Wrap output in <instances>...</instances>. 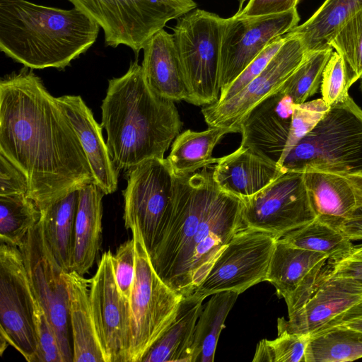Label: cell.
Instances as JSON below:
<instances>
[{"label":"cell","instance_id":"16","mask_svg":"<svg viewBox=\"0 0 362 362\" xmlns=\"http://www.w3.org/2000/svg\"><path fill=\"white\" fill-rule=\"evenodd\" d=\"M104 252L90 281L89 299L96 335L105 362H127L130 346L129 300L121 293L112 262Z\"/></svg>","mask_w":362,"mask_h":362},{"label":"cell","instance_id":"17","mask_svg":"<svg viewBox=\"0 0 362 362\" xmlns=\"http://www.w3.org/2000/svg\"><path fill=\"white\" fill-rule=\"evenodd\" d=\"M328 259L325 254L277 240L266 281L274 285L278 296L285 300L288 315L310 297Z\"/></svg>","mask_w":362,"mask_h":362},{"label":"cell","instance_id":"32","mask_svg":"<svg viewBox=\"0 0 362 362\" xmlns=\"http://www.w3.org/2000/svg\"><path fill=\"white\" fill-rule=\"evenodd\" d=\"M280 239L297 247L325 254L330 261L348 256L354 246L341 229L317 218Z\"/></svg>","mask_w":362,"mask_h":362},{"label":"cell","instance_id":"26","mask_svg":"<svg viewBox=\"0 0 362 362\" xmlns=\"http://www.w3.org/2000/svg\"><path fill=\"white\" fill-rule=\"evenodd\" d=\"M103 195L94 182L78 190L73 271L81 276L92 267L100 248Z\"/></svg>","mask_w":362,"mask_h":362},{"label":"cell","instance_id":"34","mask_svg":"<svg viewBox=\"0 0 362 362\" xmlns=\"http://www.w3.org/2000/svg\"><path fill=\"white\" fill-rule=\"evenodd\" d=\"M332 52V48H326L307 52L302 63L284 83L281 90L295 104L305 102L317 92L325 66Z\"/></svg>","mask_w":362,"mask_h":362},{"label":"cell","instance_id":"46","mask_svg":"<svg viewBox=\"0 0 362 362\" xmlns=\"http://www.w3.org/2000/svg\"><path fill=\"white\" fill-rule=\"evenodd\" d=\"M341 230L352 241H362V207L357 209Z\"/></svg>","mask_w":362,"mask_h":362},{"label":"cell","instance_id":"19","mask_svg":"<svg viewBox=\"0 0 362 362\" xmlns=\"http://www.w3.org/2000/svg\"><path fill=\"white\" fill-rule=\"evenodd\" d=\"M361 296L362 289L357 285L344 279L329 276L322 270L304 304L289 314L288 320L278 319V333L312 335Z\"/></svg>","mask_w":362,"mask_h":362},{"label":"cell","instance_id":"40","mask_svg":"<svg viewBox=\"0 0 362 362\" xmlns=\"http://www.w3.org/2000/svg\"><path fill=\"white\" fill-rule=\"evenodd\" d=\"M115 278L124 297L129 300L135 274V243L132 237L117 249L112 257Z\"/></svg>","mask_w":362,"mask_h":362},{"label":"cell","instance_id":"37","mask_svg":"<svg viewBox=\"0 0 362 362\" xmlns=\"http://www.w3.org/2000/svg\"><path fill=\"white\" fill-rule=\"evenodd\" d=\"M349 71L344 58L332 52L327 62L320 84L322 99L328 107L346 100L349 94Z\"/></svg>","mask_w":362,"mask_h":362},{"label":"cell","instance_id":"42","mask_svg":"<svg viewBox=\"0 0 362 362\" xmlns=\"http://www.w3.org/2000/svg\"><path fill=\"white\" fill-rule=\"evenodd\" d=\"M323 272L329 276L353 282L362 289V250L354 245L348 256L336 261L327 260Z\"/></svg>","mask_w":362,"mask_h":362},{"label":"cell","instance_id":"33","mask_svg":"<svg viewBox=\"0 0 362 362\" xmlns=\"http://www.w3.org/2000/svg\"><path fill=\"white\" fill-rule=\"evenodd\" d=\"M41 216L28 194L0 196V243L19 247Z\"/></svg>","mask_w":362,"mask_h":362},{"label":"cell","instance_id":"18","mask_svg":"<svg viewBox=\"0 0 362 362\" xmlns=\"http://www.w3.org/2000/svg\"><path fill=\"white\" fill-rule=\"evenodd\" d=\"M294 105L280 89L255 105L240 124V146L279 165L288 136Z\"/></svg>","mask_w":362,"mask_h":362},{"label":"cell","instance_id":"9","mask_svg":"<svg viewBox=\"0 0 362 362\" xmlns=\"http://www.w3.org/2000/svg\"><path fill=\"white\" fill-rule=\"evenodd\" d=\"M127 180L123 192L124 226L138 227L150 257L171 215L175 173L167 158H151L127 170Z\"/></svg>","mask_w":362,"mask_h":362},{"label":"cell","instance_id":"39","mask_svg":"<svg viewBox=\"0 0 362 362\" xmlns=\"http://www.w3.org/2000/svg\"><path fill=\"white\" fill-rule=\"evenodd\" d=\"M285 39V35L279 37L269 44L231 84L220 93L219 99L216 103H221L231 98L256 78L277 53Z\"/></svg>","mask_w":362,"mask_h":362},{"label":"cell","instance_id":"15","mask_svg":"<svg viewBox=\"0 0 362 362\" xmlns=\"http://www.w3.org/2000/svg\"><path fill=\"white\" fill-rule=\"evenodd\" d=\"M286 39L266 68L231 98L202 107L209 127L230 128L240 132V124L258 103L279 90L305 59L307 52L300 40L285 35Z\"/></svg>","mask_w":362,"mask_h":362},{"label":"cell","instance_id":"48","mask_svg":"<svg viewBox=\"0 0 362 362\" xmlns=\"http://www.w3.org/2000/svg\"><path fill=\"white\" fill-rule=\"evenodd\" d=\"M360 88L362 92V77L361 78Z\"/></svg>","mask_w":362,"mask_h":362},{"label":"cell","instance_id":"21","mask_svg":"<svg viewBox=\"0 0 362 362\" xmlns=\"http://www.w3.org/2000/svg\"><path fill=\"white\" fill-rule=\"evenodd\" d=\"M67 113L86 155L94 183L104 194L115 192L119 173L111 160L102 134V126L94 119L91 110L79 95L57 98Z\"/></svg>","mask_w":362,"mask_h":362},{"label":"cell","instance_id":"28","mask_svg":"<svg viewBox=\"0 0 362 362\" xmlns=\"http://www.w3.org/2000/svg\"><path fill=\"white\" fill-rule=\"evenodd\" d=\"M362 9V0H325L301 25L286 35L298 37L307 52L329 47L338 31Z\"/></svg>","mask_w":362,"mask_h":362},{"label":"cell","instance_id":"1","mask_svg":"<svg viewBox=\"0 0 362 362\" xmlns=\"http://www.w3.org/2000/svg\"><path fill=\"white\" fill-rule=\"evenodd\" d=\"M0 154L25 175L28 196L40 211L94 182L64 107L25 66L0 81Z\"/></svg>","mask_w":362,"mask_h":362},{"label":"cell","instance_id":"30","mask_svg":"<svg viewBox=\"0 0 362 362\" xmlns=\"http://www.w3.org/2000/svg\"><path fill=\"white\" fill-rule=\"evenodd\" d=\"M239 295L235 291H223L214 294L206 303L195 326L192 362L214 361L226 319Z\"/></svg>","mask_w":362,"mask_h":362},{"label":"cell","instance_id":"44","mask_svg":"<svg viewBox=\"0 0 362 362\" xmlns=\"http://www.w3.org/2000/svg\"><path fill=\"white\" fill-rule=\"evenodd\" d=\"M300 0H248L236 14L247 16H266L288 11L296 8Z\"/></svg>","mask_w":362,"mask_h":362},{"label":"cell","instance_id":"10","mask_svg":"<svg viewBox=\"0 0 362 362\" xmlns=\"http://www.w3.org/2000/svg\"><path fill=\"white\" fill-rule=\"evenodd\" d=\"M278 239L272 233L245 226L230 240L194 293L205 297L227 291L240 294L266 281Z\"/></svg>","mask_w":362,"mask_h":362},{"label":"cell","instance_id":"11","mask_svg":"<svg viewBox=\"0 0 362 362\" xmlns=\"http://www.w3.org/2000/svg\"><path fill=\"white\" fill-rule=\"evenodd\" d=\"M18 248L32 291L54 329L64 361L73 362L69 293L64 272L47 245L40 220Z\"/></svg>","mask_w":362,"mask_h":362},{"label":"cell","instance_id":"41","mask_svg":"<svg viewBox=\"0 0 362 362\" xmlns=\"http://www.w3.org/2000/svg\"><path fill=\"white\" fill-rule=\"evenodd\" d=\"M278 337L269 340L274 362H305V354L310 334L278 333Z\"/></svg>","mask_w":362,"mask_h":362},{"label":"cell","instance_id":"4","mask_svg":"<svg viewBox=\"0 0 362 362\" xmlns=\"http://www.w3.org/2000/svg\"><path fill=\"white\" fill-rule=\"evenodd\" d=\"M99 28L75 6L0 0V50L32 69H64L94 44Z\"/></svg>","mask_w":362,"mask_h":362},{"label":"cell","instance_id":"49","mask_svg":"<svg viewBox=\"0 0 362 362\" xmlns=\"http://www.w3.org/2000/svg\"><path fill=\"white\" fill-rule=\"evenodd\" d=\"M181 1H193V0H181Z\"/></svg>","mask_w":362,"mask_h":362},{"label":"cell","instance_id":"3","mask_svg":"<svg viewBox=\"0 0 362 362\" xmlns=\"http://www.w3.org/2000/svg\"><path fill=\"white\" fill-rule=\"evenodd\" d=\"M101 110L106 144L118 173L164 158L182 127L174 102L150 88L137 60L123 76L109 80Z\"/></svg>","mask_w":362,"mask_h":362},{"label":"cell","instance_id":"14","mask_svg":"<svg viewBox=\"0 0 362 362\" xmlns=\"http://www.w3.org/2000/svg\"><path fill=\"white\" fill-rule=\"evenodd\" d=\"M297 8L266 16L235 14L224 18L220 52V86L223 92L272 41L298 25Z\"/></svg>","mask_w":362,"mask_h":362},{"label":"cell","instance_id":"43","mask_svg":"<svg viewBox=\"0 0 362 362\" xmlns=\"http://www.w3.org/2000/svg\"><path fill=\"white\" fill-rule=\"evenodd\" d=\"M28 185L25 175L0 154V196L28 194Z\"/></svg>","mask_w":362,"mask_h":362},{"label":"cell","instance_id":"22","mask_svg":"<svg viewBox=\"0 0 362 362\" xmlns=\"http://www.w3.org/2000/svg\"><path fill=\"white\" fill-rule=\"evenodd\" d=\"M283 173L279 165L242 146L220 158L214 166V178L218 187L242 199L261 191Z\"/></svg>","mask_w":362,"mask_h":362},{"label":"cell","instance_id":"12","mask_svg":"<svg viewBox=\"0 0 362 362\" xmlns=\"http://www.w3.org/2000/svg\"><path fill=\"white\" fill-rule=\"evenodd\" d=\"M35 296L22 253L17 247L0 245V335L28 362L37 352Z\"/></svg>","mask_w":362,"mask_h":362},{"label":"cell","instance_id":"31","mask_svg":"<svg viewBox=\"0 0 362 362\" xmlns=\"http://www.w3.org/2000/svg\"><path fill=\"white\" fill-rule=\"evenodd\" d=\"M362 358V332L332 327L313 334L305 362H345Z\"/></svg>","mask_w":362,"mask_h":362},{"label":"cell","instance_id":"7","mask_svg":"<svg viewBox=\"0 0 362 362\" xmlns=\"http://www.w3.org/2000/svg\"><path fill=\"white\" fill-rule=\"evenodd\" d=\"M136 266L130 308V346L127 362L142 358L175 319L182 296L156 272L136 226L131 228Z\"/></svg>","mask_w":362,"mask_h":362},{"label":"cell","instance_id":"27","mask_svg":"<svg viewBox=\"0 0 362 362\" xmlns=\"http://www.w3.org/2000/svg\"><path fill=\"white\" fill-rule=\"evenodd\" d=\"M78 190L67 193L41 211L45 238L64 272L73 271Z\"/></svg>","mask_w":362,"mask_h":362},{"label":"cell","instance_id":"38","mask_svg":"<svg viewBox=\"0 0 362 362\" xmlns=\"http://www.w3.org/2000/svg\"><path fill=\"white\" fill-rule=\"evenodd\" d=\"M34 318L37 341L34 362H64L54 329L35 296Z\"/></svg>","mask_w":362,"mask_h":362},{"label":"cell","instance_id":"13","mask_svg":"<svg viewBox=\"0 0 362 362\" xmlns=\"http://www.w3.org/2000/svg\"><path fill=\"white\" fill-rule=\"evenodd\" d=\"M243 200L245 226L279 238L317 218L303 173L286 172Z\"/></svg>","mask_w":362,"mask_h":362},{"label":"cell","instance_id":"36","mask_svg":"<svg viewBox=\"0 0 362 362\" xmlns=\"http://www.w3.org/2000/svg\"><path fill=\"white\" fill-rule=\"evenodd\" d=\"M329 108L322 98L294 105L288 136L279 162V167L290 151L315 127Z\"/></svg>","mask_w":362,"mask_h":362},{"label":"cell","instance_id":"35","mask_svg":"<svg viewBox=\"0 0 362 362\" xmlns=\"http://www.w3.org/2000/svg\"><path fill=\"white\" fill-rule=\"evenodd\" d=\"M329 47L345 60L351 88L362 77V9L338 31L331 40Z\"/></svg>","mask_w":362,"mask_h":362},{"label":"cell","instance_id":"5","mask_svg":"<svg viewBox=\"0 0 362 362\" xmlns=\"http://www.w3.org/2000/svg\"><path fill=\"white\" fill-rule=\"evenodd\" d=\"M280 168L283 173L362 175V108L351 96L329 107Z\"/></svg>","mask_w":362,"mask_h":362},{"label":"cell","instance_id":"24","mask_svg":"<svg viewBox=\"0 0 362 362\" xmlns=\"http://www.w3.org/2000/svg\"><path fill=\"white\" fill-rule=\"evenodd\" d=\"M69 293L73 362H105L95 332L88 281L74 271L64 272Z\"/></svg>","mask_w":362,"mask_h":362},{"label":"cell","instance_id":"45","mask_svg":"<svg viewBox=\"0 0 362 362\" xmlns=\"http://www.w3.org/2000/svg\"><path fill=\"white\" fill-rule=\"evenodd\" d=\"M332 327H347L362 332V296L346 310L334 317L316 332Z\"/></svg>","mask_w":362,"mask_h":362},{"label":"cell","instance_id":"23","mask_svg":"<svg viewBox=\"0 0 362 362\" xmlns=\"http://www.w3.org/2000/svg\"><path fill=\"white\" fill-rule=\"evenodd\" d=\"M143 50L141 66L150 88L173 102H188L189 90L173 35L161 29L149 39Z\"/></svg>","mask_w":362,"mask_h":362},{"label":"cell","instance_id":"29","mask_svg":"<svg viewBox=\"0 0 362 362\" xmlns=\"http://www.w3.org/2000/svg\"><path fill=\"white\" fill-rule=\"evenodd\" d=\"M230 128L209 127L202 132L187 129L173 141L167 160L175 175L192 174L205 166L216 164L220 158L212 157L215 146Z\"/></svg>","mask_w":362,"mask_h":362},{"label":"cell","instance_id":"20","mask_svg":"<svg viewBox=\"0 0 362 362\" xmlns=\"http://www.w3.org/2000/svg\"><path fill=\"white\" fill-rule=\"evenodd\" d=\"M317 218L341 229L362 207V175L308 172L304 173Z\"/></svg>","mask_w":362,"mask_h":362},{"label":"cell","instance_id":"6","mask_svg":"<svg viewBox=\"0 0 362 362\" xmlns=\"http://www.w3.org/2000/svg\"><path fill=\"white\" fill-rule=\"evenodd\" d=\"M173 37L186 79L187 103L208 105L220 96V52L224 18L195 9L177 18Z\"/></svg>","mask_w":362,"mask_h":362},{"label":"cell","instance_id":"25","mask_svg":"<svg viewBox=\"0 0 362 362\" xmlns=\"http://www.w3.org/2000/svg\"><path fill=\"white\" fill-rule=\"evenodd\" d=\"M205 298L195 293L182 298L175 319L141 362H192L195 326Z\"/></svg>","mask_w":362,"mask_h":362},{"label":"cell","instance_id":"2","mask_svg":"<svg viewBox=\"0 0 362 362\" xmlns=\"http://www.w3.org/2000/svg\"><path fill=\"white\" fill-rule=\"evenodd\" d=\"M243 200L221 189L214 166L175 174L173 209L149 257L156 272L180 296L194 293L234 235L245 226Z\"/></svg>","mask_w":362,"mask_h":362},{"label":"cell","instance_id":"47","mask_svg":"<svg viewBox=\"0 0 362 362\" xmlns=\"http://www.w3.org/2000/svg\"><path fill=\"white\" fill-rule=\"evenodd\" d=\"M252 361L274 362L272 351L268 339H264L258 343Z\"/></svg>","mask_w":362,"mask_h":362},{"label":"cell","instance_id":"8","mask_svg":"<svg viewBox=\"0 0 362 362\" xmlns=\"http://www.w3.org/2000/svg\"><path fill=\"white\" fill-rule=\"evenodd\" d=\"M93 19L105 34V45H124L138 54L166 23L197 7L181 0H69Z\"/></svg>","mask_w":362,"mask_h":362}]
</instances>
